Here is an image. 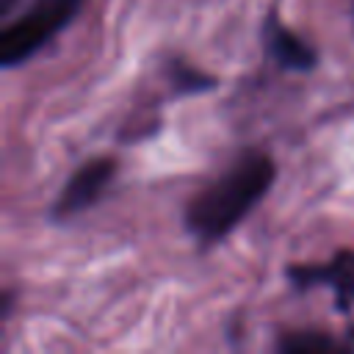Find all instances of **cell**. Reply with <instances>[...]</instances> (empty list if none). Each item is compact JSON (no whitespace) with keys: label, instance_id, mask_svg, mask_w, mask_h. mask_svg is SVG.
<instances>
[{"label":"cell","instance_id":"3","mask_svg":"<svg viewBox=\"0 0 354 354\" xmlns=\"http://www.w3.org/2000/svg\"><path fill=\"white\" fill-rule=\"evenodd\" d=\"M116 174V160L113 158H94L88 163H83L61 188V194L53 202L50 216L64 221L72 218L83 210H88L91 205H97V199L105 194V188L113 183Z\"/></svg>","mask_w":354,"mask_h":354},{"label":"cell","instance_id":"5","mask_svg":"<svg viewBox=\"0 0 354 354\" xmlns=\"http://www.w3.org/2000/svg\"><path fill=\"white\" fill-rule=\"evenodd\" d=\"M263 41L268 55L282 66V69H293V72H310L315 66V50L299 39L288 25H282V19L277 14H271L263 22Z\"/></svg>","mask_w":354,"mask_h":354},{"label":"cell","instance_id":"4","mask_svg":"<svg viewBox=\"0 0 354 354\" xmlns=\"http://www.w3.org/2000/svg\"><path fill=\"white\" fill-rule=\"evenodd\" d=\"M290 285L296 290H310V288H329L337 299V310L348 313L354 307V252L343 249L335 252L324 263H310V266H290L285 271ZM354 337V332H351Z\"/></svg>","mask_w":354,"mask_h":354},{"label":"cell","instance_id":"2","mask_svg":"<svg viewBox=\"0 0 354 354\" xmlns=\"http://www.w3.org/2000/svg\"><path fill=\"white\" fill-rule=\"evenodd\" d=\"M83 0H30L0 30V64L14 69L50 44L80 11Z\"/></svg>","mask_w":354,"mask_h":354},{"label":"cell","instance_id":"7","mask_svg":"<svg viewBox=\"0 0 354 354\" xmlns=\"http://www.w3.org/2000/svg\"><path fill=\"white\" fill-rule=\"evenodd\" d=\"M169 80L177 94H196V91H210L216 86V77L205 75L202 69H194L188 64H171L169 66Z\"/></svg>","mask_w":354,"mask_h":354},{"label":"cell","instance_id":"1","mask_svg":"<svg viewBox=\"0 0 354 354\" xmlns=\"http://www.w3.org/2000/svg\"><path fill=\"white\" fill-rule=\"evenodd\" d=\"M277 166L266 152L241 155L227 171L205 185L185 207V230L196 243L213 246L224 241L271 191Z\"/></svg>","mask_w":354,"mask_h":354},{"label":"cell","instance_id":"6","mask_svg":"<svg viewBox=\"0 0 354 354\" xmlns=\"http://www.w3.org/2000/svg\"><path fill=\"white\" fill-rule=\"evenodd\" d=\"M277 348L279 351H293V354H310V351H335L340 346L324 332H285L279 337Z\"/></svg>","mask_w":354,"mask_h":354}]
</instances>
